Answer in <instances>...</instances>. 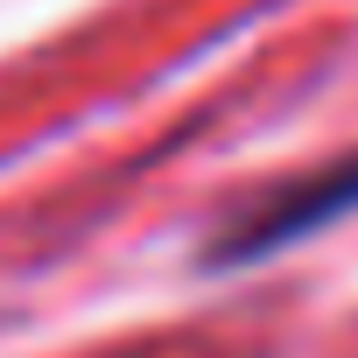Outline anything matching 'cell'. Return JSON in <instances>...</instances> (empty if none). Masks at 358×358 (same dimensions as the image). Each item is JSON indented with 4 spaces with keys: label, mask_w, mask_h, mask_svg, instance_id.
<instances>
[{
    "label": "cell",
    "mask_w": 358,
    "mask_h": 358,
    "mask_svg": "<svg viewBox=\"0 0 358 358\" xmlns=\"http://www.w3.org/2000/svg\"><path fill=\"white\" fill-rule=\"evenodd\" d=\"M351 204H358V155H351V162H337V169H323L316 183L288 190L281 204H267L239 246H274V239H295V232H309V225H323V218H337V211H351Z\"/></svg>",
    "instance_id": "obj_1"
}]
</instances>
